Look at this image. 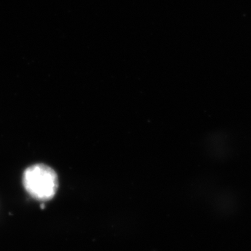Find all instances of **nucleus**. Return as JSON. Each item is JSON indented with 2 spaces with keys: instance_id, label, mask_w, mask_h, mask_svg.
Wrapping results in <instances>:
<instances>
[{
  "instance_id": "1",
  "label": "nucleus",
  "mask_w": 251,
  "mask_h": 251,
  "mask_svg": "<svg viewBox=\"0 0 251 251\" xmlns=\"http://www.w3.org/2000/svg\"><path fill=\"white\" fill-rule=\"evenodd\" d=\"M23 185L29 195L38 201H49L58 188V177L50 167L45 164L29 166L23 174Z\"/></svg>"
}]
</instances>
